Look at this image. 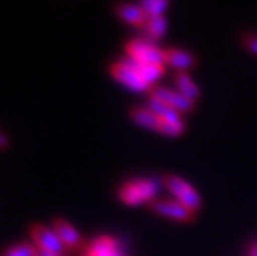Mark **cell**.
Here are the masks:
<instances>
[{
    "label": "cell",
    "instance_id": "6da1fadb",
    "mask_svg": "<svg viewBox=\"0 0 257 256\" xmlns=\"http://www.w3.org/2000/svg\"><path fill=\"white\" fill-rule=\"evenodd\" d=\"M163 185V180L156 178H136L130 180L124 185H121L118 192L119 200L124 205L130 206H138L143 203H153L155 200H158V192L160 187Z\"/></svg>",
    "mask_w": 257,
    "mask_h": 256
},
{
    "label": "cell",
    "instance_id": "7a4b0ae2",
    "mask_svg": "<svg viewBox=\"0 0 257 256\" xmlns=\"http://www.w3.org/2000/svg\"><path fill=\"white\" fill-rule=\"evenodd\" d=\"M163 187L168 188V192L173 195L174 200H178L179 203H183L186 208L191 211H198L202 205L201 195L189 182H186L184 178L176 177V175H166L163 177Z\"/></svg>",
    "mask_w": 257,
    "mask_h": 256
},
{
    "label": "cell",
    "instance_id": "3957f363",
    "mask_svg": "<svg viewBox=\"0 0 257 256\" xmlns=\"http://www.w3.org/2000/svg\"><path fill=\"white\" fill-rule=\"evenodd\" d=\"M126 57H131L146 65H166V50L150 39H133L124 45Z\"/></svg>",
    "mask_w": 257,
    "mask_h": 256
},
{
    "label": "cell",
    "instance_id": "277c9868",
    "mask_svg": "<svg viewBox=\"0 0 257 256\" xmlns=\"http://www.w3.org/2000/svg\"><path fill=\"white\" fill-rule=\"evenodd\" d=\"M110 73L113 75L114 80H118L119 83H123L124 87H128V89L133 92H148V90L151 92L153 90L151 85L141 77L138 73V70H136L126 58H121V60H118V62L111 63Z\"/></svg>",
    "mask_w": 257,
    "mask_h": 256
},
{
    "label": "cell",
    "instance_id": "5b68a950",
    "mask_svg": "<svg viewBox=\"0 0 257 256\" xmlns=\"http://www.w3.org/2000/svg\"><path fill=\"white\" fill-rule=\"evenodd\" d=\"M150 208L155 211L156 215L165 216L168 220L174 221H191L194 218V211H191L189 208H186L183 203H179L174 198H158L150 205Z\"/></svg>",
    "mask_w": 257,
    "mask_h": 256
},
{
    "label": "cell",
    "instance_id": "8992f818",
    "mask_svg": "<svg viewBox=\"0 0 257 256\" xmlns=\"http://www.w3.org/2000/svg\"><path fill=\"white\" fill-rule=\"evenodd\" d=\"M30 235L34 238L35 246L47 249V251H50L53 254L65 256L70 251V249L65 246V243L60 239V236L55 233V230H48V228L43 225H32Z\"/></svg>",
    "mask_w": 257,
    "mask_h": 256
},
{
    "label": "cell",
    "instance_id": "52a82bcc",
    "mask_svg": "<svg viewBox=\"0 0 257 256\" xmlns=\"http://www.w3.org/2000/svg\"><path fill=\"white\" fill-rule=\"evenodd\" d=\"M151 95L158 97L160 100L168 103L169 107L176 108L179 113H188L194 108V102H191L188 97H184L181 92L168 89V87H155L151 92Z\"/></svg>",
    "mask_w": 257,
    "mask_h": 256
},
{
    "label": "cell",
    "instance_id": "ba28073f",
    "mask_svg": "<svg viewBox=\"0 0 257 256\" xmlns=\"http://www.w3.org/2000/svg\"><path fill=\"white\" fill-rule=\"evenodd\" d=\"M119 251H123L121 244L111 236H98L86 248L88 256H116Z\"/></svg>",
    "mask_w": 257,
    "mask_h": 256
},
{
    "label": "cell",
    "instance_id": "9c48e42d",
    "mask_svg": "<svg viewBox=\"0 0 257 256\" xmlns=\"http://www.w3.org/2000/svg\"><path fill=\"white\" fill-rule=\"evenodd\" d=\"M166 67H174L178 72H186L189 67H193L196 63V55L193 52L184 50V48H166V57H165Z\"/></svg>",
    "mask_w": 257,
    "mask_h": 256
},
{
    "label": "cell",
    "instance_id": "30bf717a",
    "mask_svg": "<svg viewBox=\"0 0 257 256\" xmlns=\"http://www.w3.org/2000/svg\"><path fill=\"white\" fill-rule=\"evenodd\" d=\"M53 230H55V233L60 236V239L65 243V246L68 249L81 248V244H83V239H81L80 233L76 231L68 221L62 220V218L53 220Z\"/></svg>",
    "mask_w": 257,
    "mask_h": 256
},
{
    "label": "cell",
    "instance_id": "8fae6325",
    "mask_svg": "<svg viewBox=\"0 0 257 256\" xmlns=\"http://www.w3.org/2000/svg\"><path fill=\"white\" fill-rule=\"evenodd\" d=\"M130 117L136 125H140V127L153 130V132H160L161 118L158 117L155 112H151L148 107H133L130 110Z\"/></svg>",
    "mask_w": 257,
    "mask_h": 256
},
{
    "label": "cell",
    "instance_id": "7c38bea8",
    "mask_svg": "<svg viewBox=\"0 0 257 256\" xmlns=\"http://www.w3.org/2000/svg\"><path fill=\"white\" fill-rule=\"evenodd\" d=\"M146 107L150 108L151 112H155L161 120H165V122H183V113H179L176 108L169 107L168 103H165L151 94L148 95Z\"/></svg>",
    "mask_w": 257,
    "mask_h": 256
},
{
    "label": "cell",
    "instance_id": "4fadbf2b",
    "mask_svg": "<svg viewBox=\"0 0 257 256\" xmlns=\"http://www.w3.org/2000/svg\"><path fill=\"white\" fill-rule=\"evenodd\" d=\"M116 14L121 17L124 22H128L131 25H138L143 27L146 24V14L141 9V5L138 4H118L116 5Z\"/></svg>",
    "mask_w": 257,
    "mask_h": 256
},
{
    "label": "cell",
    "instance_id": "5bb4252c",
    "mask_svg": "<svg viewBox=\"0 0 257 256\" xmlns=\"http://www.w3.org/2000/svg\"><path fill=\"white\" fill-rule=\"evenodd\" d=\"M174 83H176V90L181 92L184 97H188L191 102H196L201 97L199 85L191 78L189 73L178 72L176 75H174Z\"/></svg>",
    "mask_w": 257,
    "mask_h": 256
},
{
    "label": "cell",
    "instance_id": "9a60e30c",
    "mask_svg": "<svg viewBox=\"0 0 257 256\" xmlns=\"http://www.w3.org/2000/svg\"><path fill=\"white\" fill-rule=\"evenodd\" d=\"M146 34V39H150L153 42H156L166 34L168 30V20L165 15H156V17H148L146 24L141 27Z\"/></svg>",
    "mask_w": 257,
    "mask_h": 256
},
{
    "label": "cell",
    "instance_id": "2e32d148",
    "mask_svg": "<svg viewBox=\"0 0 257 256\" xmlns=\"http://www.w3.org/2000/svg\"><path fill=\"white\" fill-rule=\"evenodd\" d=\"M141 9L145 10L146 17H156V15H163L165 10L169 7L166 0H143L140 4Z\"/></svg>",
    "mask_w": 257,
    "mask_h": 256
},
{
    "label": "cell",
    "instance_id": "e0dca14e",
    "mask_svg": "<svg viewBox=\"0 0 257 256\" xmlns=\"http://www.w3.org/2000/svg\"><path fill=\"white\" fill-rule=\"evenodd\" d=\"M37 254V246L30 243H20L15 244L14 248L7 249L2 256H35Z\"/></svg>",
    "mask_w": 257,
    "mask_h": 256
},
{
    "label": "cell",
    "instance_id": "ac0fdd59",
    "mask_svg": "<svg viewBox=\"0 0 257 256\" xmlns=\"http://www.w3.org/2000/svg\"><path fill=\"white\" fill-rule=\"evenodd\" d=\"M244 45L247 47V50H250L254 55H257V35L255 34L245 35L244 37Z\"/></svg>",
    "mask_w": 257,
    "mask_h": 256
},
{
    "label": "cell",
    "instance_id": "d6986e66",
    "mask_svg": "<svg viewBox=\"0 0 257 256\" xmlns=\"http://www.w3.org/2000/svg\"><path fill=\"white\" fill-rule=\"evenodd\" d=\"M7 146H9V138L0 132V148H7Z\"/></svg>",
    "mask_w": 257,
    "mask_h": 256
},
{
    "label": "cell",
    "instance_id": "ffe728a7",
    "mask_svg": "<svg viewBox=\"0 0 257 256\" xmlns=\"http://www.w3.org/2000/svg\"><path fill=\"white\" fill-rule=\"evenodd\" d=\"M247 256H257V243H252V244L249 246Z\"/></svg>",
    "mask_w": 257,
    "mask_h": 256
},
{
    "label": "cell",
    "instance_id": "44dd1931",
    "mask_svg": "<svg viewBox=\"0 0 257 256\" xmlns=\"http://www.w3.org/2000/svg\"><path fill=\"white\" fill-rule=\"evenodd\" d=\"M35 256H53V253H50V251H47V249H42V248L37 246V254Z\"/></svg>",
    "mask_w": 257,
    "mask_h": 256
},
{
    "label": "cell",
    "instance_id": "7402d4cb",
    "mask_svg": "<svg viewBox=\"0 0 257 256\" xmlns=\"http://www.w3.org/2000/svg\"><path fill=\"white\" fill-rule=\"evenodd\" d=\"M116 256H128V254H126V253H124V251H119V253H118Z\"/></svg>",
    "mask_w": 257,
    "mask_h": 256
},
{
    "label": "cell",
    "instance_id": "603a6c76",
    "mask_svg": "<svg viewBox=\"0 0 257 256\" xmlns=\"http://www.w3.org/2000/svg\"><path fill=\"white\" fill-rule=\"evenodd\" d=\"M53 256H60V254H53Z\"/></svg>",
    "mask_w": 257,
    "mask_h": 256
},
{
    "label": "cell",
    "instance_id": "cb8c5ba5",
    "mask_svg": "<svg viewBox=\"0 0 257 256\" xmlns=\"http://www.w3.org/2000/svg\"><path fill=\"white\" fill-rule=\"evenodd\" d=\"M86 256H88V254H86Z\"/></svg>",
    "mask_w": 257,
    "mask_h": 256
}]
</instances>
